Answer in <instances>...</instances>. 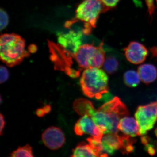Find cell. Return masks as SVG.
<instances>
[{"mask_svg": "<svg viewBox=\"0 0 157 157\" xmlns=\"http://www.w3.org/2000/svg\"><path fill=\"white\" fill-rule=\"evenodd\" d=\"M129 115L125 104L119 98L115 97L95 110L90 117L104 134H107L118 133L120 120Z\"/></svg>", "mask_w": 157, "mask_h": 157, "instance_id": "obj_1", "label": "cell"}, {"mask_svg": "<svg viewBox=\"0 0 157 157\" xmlns=\"http://www.w3.org/2000/svg\"><path fill=\"white\" fill-rule=\"evenodd\" d=\"M24 39L14 33L4 34L0 39V57L1 60L8 67L17 66L29 56L25 49Z\"/></svg>", "mask_w": 157, "mask_h": 157, "instance_id": "obj_2", "label": "cell"}, {"mask_svg": "<svg viewBox=\"0 0 157 157\" xmlns=\"http://www.w3.org/2000/svg\"><path fill=\"white\" fill-rule=\"evenodd\" d=\"M108 78L106 73L98 68H90L83 71L80 83L86 97L100 100L109 93Z\"/></svg>", "mask_w": 157, "mask_h": 157, "instance_id": "obj_3", "label": "cell"}, {"mask_svg": "<svg viewBox=\"0 0 157 157\" xmlns=\"http://www.w3.org/2000/svg\"><path fill=\"white\" fill-rule=\"evenodd\" d=\"M102 12H104V8L100 0H85L77 7L75 18L67 22L71 26L77 21H82L84 22V28L82 29L83 35H89L92 29L96 27Z\"/></svg>", "mask_w": 157, "mask_h": 157, "instance_id": "obj_4", "label": "cell"}, {"mask_svg": "<svg viewBox=\"0 0 157 157\" xmlns=\"http://www.w3.org/2000/svg\"><path fill=\"white\" fill-rule=\"evenodd\" d=\"M105 53L103 42L98 46L85 44L80 46L73 57L81 70L90 68H100L105 62Z\"/></svg>", "mask_w": 157, "mask_h": 157, "instance_id": "obj_5", "label": "cell"}, {"mask_svg": "<svg viewBox=\"0 0 157 157\" xmlns=\"http://www.w3.org/2000/svg\"><path fill=\"white\" fill-rule=\"evenodd\" d=\"M48 44L51 54V59L54 64L55 69L64 71L73 78L78 77L81 71L72 67V59L74 55L67 52L59 44L57 45L50 41L48 42Z\"/></svg>", "mask_w": 157, "mask_h": 157, "instance_id": "obj_6", "label": "cell"}, {"mask_svg": "<svg viewBox=\"0 0 157 157\" xmlns=\"http://www.w3.org/2000/svg\"><path fill=\"white\" fill-rule=\"evenodd\" d=\"M135 117L139 125L140 135H146L153 128L157 121V102L139 106L135 112Z\"/></svg>", "mask_w": 157, "mask_h": 157, "instance_id": "obj_7", "label": "cell"}, {"mask_svg": "<svg viewBox=\"0 0 157 157\" xmlns=\"http://www.w3.org/2000/svg\"><path fill=\"white\" fill-rule=\"evenodd\" d=\"M82 30H70L68 33H60L58 37L59 45L71 54L74 55L82 44Z\"/></svg>", "mask_w": 157, "mask_h": 157, "instance_id": "obj_8", "label": "cell"}, {"mask_svg": "<svg viewBox=\"0 0 157 157\" xmlns=\"http://www.w3.org/2000/svg\"><path fill=\"white\" fill-rule=\"evenodd\" d=\"M74 132L78 136L88 134L99 140H101L104 135L101 129L96 125L92 118L87 115L82 116L77 121L74 127Z\"/></svg>", "mask_w": 157, "mask_h": 157, "instance_id": "obj_9", "label": "cell"}, {"mask_svg": "<svg viewBox=\"0 0 157 157\" xmlns=\"http://www.w3.org/2000/svg\"><path fill=\"white\" fill-rule=\"evenodd\" d=\"M44 144L51 150L58 149L65 143V137L59 128L51 127L44 131L42 136Z\"/></svg>", "mask_w": 157, "mask_h": 157, "instance_id": "obj_10", "label": "cell"}, {"mask_svg": "<svg viewBox=\"0 0 157 157\" xmlns=\"http://www.w3.org/2000/svg\"><path fill=\"white\" fill-rule=\"evenodd\" d=\"M125 55L128 61L134 64H139L145 61L148 55V51L141 43L132 42L124 49Z\"/></svg>", "mask_w": 157, "mask_h": 157, "instance_id": "obj_11", "label": "cell"}, {"mask_svg": "<svg viewBox=\"0 0 157 157\" xmlns=\"http://www.w3.org/2000/svg\"><path fill=\"white\" fill-rule=\"evenodd\" d=\"M103 153L112 155L116 151L121 150L123 146L122 135L118 133L105 134L101 139Z\"/></svg>", "mask_w": 157, "mask_h": 157, "instance_id": "obj_12", "label": "cell"}, {"mask_svg": "<svg viewBox=\"0 0 157 157\" xmlns=\"http://www.w3.org/2000/svg\"><path fill=\"white\" fill-rule=\"evenodd\" d=\"M118 129L125 135L132 137L140 135L139 125L136 120L133 117L126 116L119 121Z\"/></svg>", "mask_w": 157, "mask_h": 157, "instance_id": "obj_13", "label": "cell"}, {"mask_svg": "<svg viewBox=\"0 0 157 157\" xmlns=\"http://www.w3.org/2000/svg\"><path fill=\"white\" fill-rule=\"evenodd\" d=\"M137 72L140 79L145 84H148L153 82L157 78V69L154 65L144 64L138 68Z\"/></svg>", "mask_w": 157, "mask_h": 157, "instance_id": "obj_14", "label": "cell"}, {"mask_svg": "<svg viewBox=\"0 0 157 157\" xmlns=\"http://www.w3.org/2000/svg\"><path fill=\"white\" fill-rule=\"evenodd\" d=\"M73 107L74 110L82 116L87 115L90 117L96 110L90 101L82 98L74 101Z\"/></svg>", "mask_w": 157, "mask_h": 157, "instance_id": "obj_15", "label": "cell"}, {"mask_svg": "<svg viewBox=\"0 0 157 157\" xmlns=\"http://www.w3.org/2000/svg\"><path fill=\"white\" fill-rule=\"evenodd\" d=\"M70 157H98L89 144L82 142L72 151Z\"/></svg>", "mask_w": 157, "mask_h": 157, "instance_id": "obj_16", "label": "cell"}, {"mask_svg": "<svg viewBox=\"0 0 157 157\" xmlns=\"http://www.w3.org/2000/svg\"><path fill=\"white\" fill-rule=\"evenodd\" d=\"M140 80L141 79L138 72L135 70H128L124 74V82L126 85L128 87H136L140 83Z\"/></svg>", "mask_w": 157, "mask_h": 157, "instance_id": "obj_17", "label": "cell"}, {"mask_svg": "<svg viewBox=\"0 0 157 157\" xmlns=\"http://www.w3.org/2000/svg\"><path fill=\"white\" fill-rule=\"evenodd\" d=\"M104 70L109 74H113L117 71L119 67V62L115 57L109 56L106 58L104 65Z\"/></svg>", "mask_w": 157, "mask_h": 157, "instance_id": "obj_18", "label": "cell"}, {"mask_svg": "<svg viewBox=\"0 0 157 157\" xmlns=\"http://www.w3.org/2000/svg\"><path fill=\"white\" fill-rule=\"evenodd\" d=\"M9 157H34L31 146L29 144L22 147H20L14 151Z\"/></svg>", "mask_w": 157, "mask_h": 157, "instance_id": "obj_19", "label": "cell"}, {"mask_svg": "<svg viewBox=\"0 0 157 157\" xmlns=\"http://www.w3.org/2000/svg\"><path fill=\"white\" fill-rule=\"evenodd\" d=\"M142 143L145 146V149L148 154L151 155H154L157 152V144H154V143L150 140L148 136H142L141 137Z\"/></svg>", "mask_w": 157, "mask_h": 157, "instance_id": "obj_20", "label": "cell"}, {"mask_svg": "<svg viewBox=\"0 0 157 157\" xmlns=\"http://www.w3.org/2000/svg\"><path fill=\"white\" fill-rule=\"evenodd\" d=\"M0 17H0L1 19L0 28H1V30L2 31L6 28L8 25L9 22V17L6 11L2 9H1L0 11Z\"/></svg>", "mask_w": 157, "mask_h": 157, "instance_id": "obj_21", "label": "cell"}, {"mask_svg": "<svg viewBox=\"0 0 157 157\" xmlns=\"http://www.w3.org/2000/svg\"><path fill=\"white\" fill-rule=\"evenodd\" d=\"M104 6V12L116 7L120 0H100Z\"/></svg>", "mask_w": 157, "mask_h": 157, "instance_id": "obj_22", "label": "cell"}, {"mask_svg": "<svg viewBox=\"0 0 157 157\" xmlns=\"http://www.w3.org/2000/svg\"><path fill=\"white\" fill-rule=\"evenodd\" d=\"M0 82L1 84L6 82L9 77V73L8 69L2 66L0 69Z\"/></svg>", "mask_w": 157, "mask_h": 157, "instance_id": "obj_23", "label": "cell"}, {"mask_svg": "<svg viewBox=\"0 0 157 157\" xmlns=\"http://www.w3.org/2000/svg\"><path fill=\"white\" fill-rule=\"evenodd\" d=\"M145 2L147 7V10L150 16H152L155 12V7L154 0H145Z\"/></svg>", "mask_w": 157, "mask_h": 157, "instance_id": "obj_24", "label": "cell"}, {"mask_svg": "<svg viewBox=\"0 0 157 157\" xmlns=\"http://www.w3.org/2000/svg\"><path fill=\"white\" fill-rule=\"evenodd\" d=\"M0 121H1V124H0V134L1 135H2L3 131L5 128V124H6V121H5V118H4V116L2 114H1L0 116Z\"/></svg>", "mask_w": 157, "mask_h": 157, "instance_id": "obj_25", "label": "cell"}, {"mask_svg": "<svg viewBox=\"0 0 157 157\" xmlns=\"http://www.w3.org/2000/svg\"><path fill=\"white\" fill-rule=\"evenodd\" d=\"M36 114L38 116L42 117L46 114V113L44 111V109L42 108V109H39L37 110Z\"/></svg>", "mask_w": 157, "mask_h": 157, "instance_id": "obj_26", "label": "cell"}, {"mask_svg": "<svg viewBox=\"0 0 157 157\" xmlns=\"http://www.w3.org/2000/svg\"><path fill=\"white\" fill-rule=\"evenodd\" d=\"M153 56L157 57V47H153L151 49Z\"/></svg>", "mask_w": 157, "mask_h": 157, "instance_id": "obj_27", "label": "cell"}, {"mask_svg": "<svg viewBox=\"0 0 157 157\" xmlns=\"http://www.w3.org/2000/svg\"><path fill=\"white\" fill-rule=\"evenodd\" d=\"M29 52H35L37 50V48L35 45H32L29 47Z\"/></svg>", "mask_w": 157, "mask_h": 157, "instance_id": "obj_28", "label": "cell"}, {"mask_svg": "<svg viewBox=\"0 0 157 157\" xmlns=\"http://www.w3.org/2000/svg\"><path fill=\"white\" fill-rule=\"evenodd\" d=\"M155 135H156L157 137V128L156 129L155 131Z\"/></svg>", "mask_w": 157, "mask_h": 157, "instance_id": "obj_29", "label": "cell"}, {"mask_svg": "<svg viewBox=\"0 0 157 157\" xmlns=\"http://www.w3.org/2000/svg\"><path fill=\"white\" fill-rule=\"evenodd\" d=\"M156 2L157 3V0H156Z\"/></svg>", "mask_w": 157, "mask_h": 157, "instance_id": "obj_30", "label": "cell"}]
</instances>
